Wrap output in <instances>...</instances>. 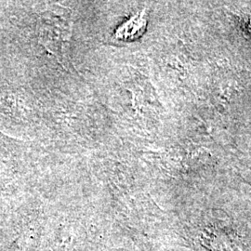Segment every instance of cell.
<instances>
[{"instance_id": "obj_1", "label": "cell", "mask_w": 251, "mask_h": 251, "mask_svg": "<svg viewBox=\"0 0 251 251\" xmlns=\"http://www.w3.org/2000/svg\"><path fill=\"white\" fill-rule=\"evenodd\" d=\"M198 249L200 251H251L237 231L220 225L198 227Z\"/></svg>"}]
</instances>
